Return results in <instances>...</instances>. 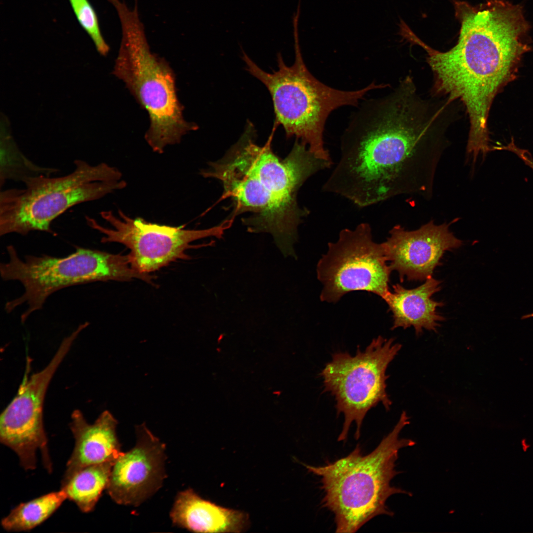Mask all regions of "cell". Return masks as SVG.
<instances>
[{"mask_svg":"<svg viewBox=\"0 0 533 533\" xmlns=\"http://www.w3.org/2000/svg\"><path fill=\"white\" fill-rule=\"evenodd\" d=\"M444 114L405 88L364 101L341 137L340 160L322 190L361 208L402 194L430 193L446 146Z\"/></svg>","mask_w":533,"mask_h":533,"instance_id":"cell-1","label":"cell"},{"mask_svg":"<svg viewBox=\"0 0 533 533\" xmlns=\"http://www.w3.org/2000/svg\"><path fill=\"white\" fill-rule=\"evenodd\" d=\"M456 10L461 27L450 50H436L416 39L426 51L436 93L463 103L468 139L482 144L490 139L488 120L495 97L516 78L531 49V26L522 6L507 0H489L479 8L457 2Z\"/></svg>","mask_w":533,"mask_h":533,"instance_id":"cell-2","label":"cell"},{"mask_svg":"<svg viewBox=\"0 0 533 533\" xmlns=\"http://www.w3.org/2000/svg\"><path fill=\"white\" fill-rule=\"evenodd\" d=\"M255 138L254 126L248 122L238 141L200 174L221 182L224 197L233 202L234 215L249 214L242 220L249 231L270 233L284 255L293 256L298 227L310 213L299 205L298 192L333 162L317 158L298 139L281 159L269 142L259 146Z\"/></svg>","mask_w":533,"mask_h":533,"instance_id":"cell-3","label":"cell"},{"mask_svg":"<svg viewBox=\"0 0 533 533\" xmlns=\"http://www.w3.org/2000/svg\"><path fill=\"white\" fill-rule=\"evenodd\" d=\"M410 423L403 411L393 429L370 454L363 455L359 445L347 456L324 466L303 464L307 471L321 477L325 495L323 506L335 515L336 533H355L380 515L392 516L386 505L391 495L411 493L391 485L399 474L395 469L398 452L415 445L410 439L399 437Z\"/></svg>","mask_w":533,"mask_h":533,"instance_id":"cell-4","label":"cell"},{"mask_svg":"<svg viewBox=\"0 0 533 533\" xmlns=\"http://www.w3.org/2000/svg\"><path fill=\"white\" fill-rule=\"evenodd\" d=\"M119 19L121 39L113 74L125 84L148 113L150 126L145 138L157 152L198 129L185 120L177 93L176 77L169 64L151 50L137 6L111 0Z\"/></svg>","mask_w":533,"mask_h":533,"instance_id":"cell-5","label":"cell"},{"mask_svg":"<svg viewBox=\"0 0 533 533\" xmlns=\"http://www.w3.org/2000/svg\"><path fill=\"white\" fill-rule=\"evenodd\" d=\"M299 13L294 15L295 61L287 66L280 53L277 54L278 70L267 73L257 65L243 52L242 59L249 73L268 89L272 100L275 122L281 125L286 136L306 145L317 158L332 161L324 147L325 124L330 114L344 106H357L366 94L386 84L374 82L352 91L334 88L315 78L303 59L298 34Z\"/></svg>","mask_w":533,"mask_h":533,"instance_id":"cell-6","label":"cell"},{"mask_svg":"<svg viewBox=\"0 0 533 533\" xmlns=\"http://www.w3.org/2000/svg\"><path fill=\"white\" fill-rule=\"evenodd\" d=\"M74 169L57 177L39 175L25 179L23 188L1 190L0 235L39 231L56 235L52 222L70 208L100 199L126 187L121 172L105 162L76 159Z\"/></svg>","mask_w":533,"mask_h":533,"instance_id":"cell-7","label":"cell"},{"mask_svg":"<svg viewBox=\"0 0 533 533\" xmlns=\"http://www.w3.org/2000/svg\"><path fill=\"white\" fill-rule=\"evenodd\" d=\"M6 249L9 259L0 264V276L3 281L20 282L24 291L20 296L7 301L4 309L9 313L23 304L27 305L21 315L22 323L42 309L50 295L66 287L134 279L152 284L154 278L133 268L128 255L77 247L74 253L64 257L28 255L22 259L13 245L7 246Z\"/></svg>","mask_w":533,"mask_h":533,"instance_id":"cell-8","label":"cell"},{"mask_svg":"<svg viewBox=\"0 0 533 533\" xmlns=\"http://www.w3.org/2000/svg\"><path fill=\"white\" fill-rule=\"evenodd\" d=\"M401 347L394 339L379 336L365 350L358 347L354 355L347 352L334 353L322 370L323 391L335 397L337 415L344 416L338 441L346 439L353 422L356 424L355 438L358 440L365 416L379 403L390 410L392 401L386 392L389 376L386 371Z\"/></svg>","mask_w":533,"mask_h":533,"instance_id":"cell-9","label":"cell"},{"mask_svg":"<svg viewBox=\"0 0 533 533\" xmlns=\"http://www.w3.org/2000/svg\"><path fill=\"white\" fill-rule=\"evenodd\" d=\"M327 253L319 261L317 276L323 285L320 300L336 303L355 291L373 293L383 300L390 291L392 271L382 243L373 239L366 223L354 229L342 230L336 242L329 243Z\"/></svg>","mask_w":533,"mask_h":533,"instance_id":"cell-10","label":"cell"},{"mask_svg":"<svg viewBox=\"0 0 533 533\" xmlns=\"http://www.w3.org/2000/svg\"><path fill=\"white\" fill-rule=\"evenodd\" d=\"M100 215L111 228L102 226L95 219L86 216L87 226L104 234L102 243L117 242L127 247L130 250L128 256L132 267L145 274L177 260L189 259L186 253L187 250L212 245H192L191 242L210 236L220 238L233 223L230 219L207 229H184L181 227L148 223L140 218L133 219L120 210H118V216L112 211H103Z\"/></svg>","mask_w":533,"mask_h":533,"instance_id":"cell-11","label":"cell"},{"mask_svg":"<svg viewBox=\"0 0 533 533\" xmlns=\"http://www.w3.org/2000/svg\"><path fill=\"white\" fill-rule=\"evenodd\" d=\"M81 331L77 327L64 339L48 365L21 384L1 414L0 441L16 453L25 470L36 468L37 453L40 450L44 466L51 470L43 421L44 397L55 372Z\"/></svg>","mask_w":533,"mask_h":533,"instance_id":"cell-12","label":"cell"},{"mask_svg":"<svg viewBox=\"0 0 533 533\" xmlns=\"http://www.w3.org/2000/svg\"><path fill=\"white\" fill-rule=\"evenodd\" d=\"M136 431L135 446L116 459L106 488L120 504L139 505L159 489L165 477V445L145 424Z\"/></svg>","mask_w":533,"mask_h":533,"instance_id":"cell-13","label":"cell"},{"mask_svg":"<svg viewBox=\"0 0 533 533\" xmlns=\"http://www.w3.org/2000/svg\"><path fill=\"white\" fill-rule=\"evenodd\" d=\"M450 224L430 221L411 231L394 226L382 243L391 270L398 273L401 282L423 281L431 277L447 251L460 247L462 242L449 229Z\"/></svg>","mask_w":533,"mask_h":533,"instance_id":"cell-14","label":"cell"},{"mask_svg":"<svg viewBox=\"0 0 533 533\" xmlns=\"http://www.w3.org/2000/svg\"><path fill=\"white\" fill-rule=\"evenodd\" d=\"M117 423L108 411L102 412L92 424L79 410L73 411L70 427L75 445L62 481L85 466L116 460L122 453L116 434Z\"/></svg>","mask_w":533,"mask_h":533,"instance_id":"cell-15","label":"cell"},{"mask_svg":"<svg viewBox=\"0 0 533 533\" xmlns=\"http://www.w3.org/2000/svg\"><path fill=\"white\" fill-rule=\"evenodd\" d=\"M441 281L430 277L423 284L413 289H406L399 284L392 285L383 299L392 313V330L413 327L417 336L424 330L436 332L440 322L445 318L437 311L444 303L432 296L441 290Z\"/></svg>","mask_w":533,"mask_h":533,"instance_id":"cell-16","label":"cell"},{"mask_svg":"<svg viewBox=\"0 0 533 533\" xmlns=\"http://www.w3.org/2000/svg\"><path fill=\"white\" fill-rule=\"evenodd\" d=\"M170 516L173 523L197 533H241L249 526L244 512L204 499L192 490L180 493Z\"/></svg>","mask_w":533,"mask_h":533,"instance_id":"cell-17","label":"cell"},{"mask_svg":"<svg viewBox=\"0 0 533 533\" xmlns=\"http://www.w3.org/2000/svg\"><path fill=\"white\" fill-rule=\"evenodd\" d=\"M115 460L90 465L62 481L61 490L83 512L93 510L103 491L106 489Z\"/></svg>","mask_w":533,"mask_h":533,"instance_id":"cell-18","label":"cell"},{"mask_svg":"<svg viewBox=\"0 0 533 533\" xmlns=\"http://www.w3.org/2000/svg\"><path fill=\"white\" fill-rule=\"evenodd\" d=\"M66 498L65 492L61 490L22 503L2 520L1 525L7 531L30 530L48 518Z\"/></svg>","mask_w":533,"mask_h":533,"instance_id":"cell-19","label":"cell"},{"mask_svg":"<svg viewBox=\"0 0 533 533\" xmlns=\"http://www.w3.org/2000/svg\"><path fill=\"white\" fill-rule=\"evenodd\" d=\"M0 186L8 180L23 182L39 175L51 176L59 170L37 165L27 158L9 136H4L0 144Z\"/></svg>","mask_w":533,"mask_h":533,"instance_id":"cell-20","label":"cell"},{"mask_svg":"<svg viewBox=\"0 0 533 533\" xmlns=\"http://www.w3.org/2000/svg\"><path fill=\"white\" fill-rule=\"evenodd\" d=\"M69 0L79 23L91 37L97 51L102 55H107L110 48L101 34L98 18L92 6L87 0Z\"/></svg>","mask_w":533,"mask_h":533,"instance_id":"cell-21","label":"cell"}]
</instances>
